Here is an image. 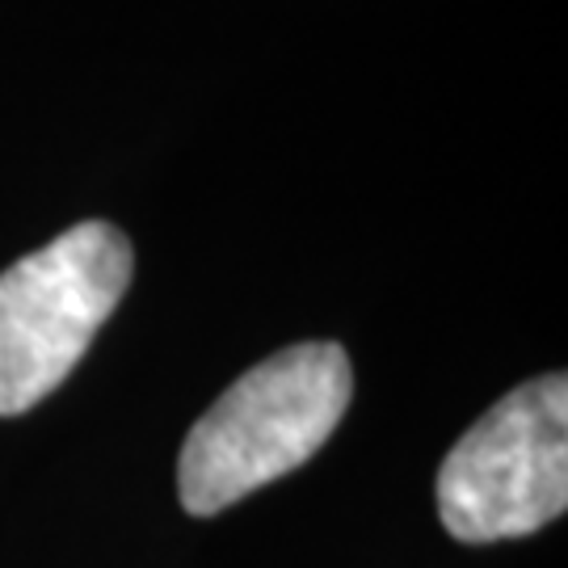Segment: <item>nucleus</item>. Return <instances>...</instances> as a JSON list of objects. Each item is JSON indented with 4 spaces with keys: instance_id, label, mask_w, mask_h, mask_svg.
Returning <instances> with one entry per match:
<instances>
[{
    "instance_id": "obj_2",
    "label": "nucleus",
    "mask_w": 568,
    "mask_h": 568,
    "mask_svg": "<svg viewBox=\"0 0 568 568\" xmlns=\"http://www.w3.org/2000/svg\"><path fill=\"white\" fill-rule=\"evenodd\" d=\"M135 274V248L89 220L0 274V417L47 400L114 316Z\"/></svg>"
},
{
    "instance_id": "obj_3",
    "label": "nucleus",
    "mask_w": 568,
    "mask_h": 568,
    "mask_svg": "<svg viewBox=\"0 0 568 568\" xmlns=\"http://www.w3.org/2000/svg\"><path fill=\"white\" fill-rule=\"evenodd\" d=\"M568 506V379L514 387L438 467V518L459 544L518 539Z\"/></svg>"
},
{
    "instance_id": "obj_1",
    "label": "nucleus",
    "mask_w": 568,
    "mask_h": 568,
    "mask_svg": "<svg viewBox=\"0 0 568 568\" xmlns=\"http://www.w3.org/2000/svg\"><path fill=\"white\" fill-rule=\"evenodd\" d=\"M354 396L349 354L337 342H300L248 366L185 434L178 497L211 518L304 467L342 426Z\"/></svg>"
}]
</instances>
